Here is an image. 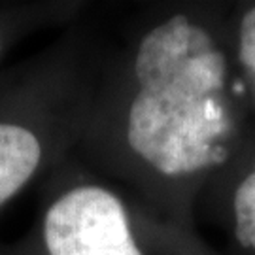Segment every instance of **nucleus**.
<instances>
[{
    "instance_id": "nucleus-1",
    "label": "nucleus",
    "mask_w": 255,
    "mask_h": 255,
    "mask_svg": "<svg viewBox=\"0 0 255 255\" xmlns=\"http://www.w3.org/2000/svg\"><path fill=\"white\" fill-rule=\"evenodd\" d=\"M134 82L127 144L144 163L178 178L227 161V61L206 28L178 13L146 32Z\"/></svg>"
},
{
    "instance_id": "nucleus-2",
    "label": "nucleus",
    "mask_w": 255,
    "mask_h": 255,
    "mask_svg": "<svg viewBox=\"0 0 255 255\" xmlns=\"http://www.w3.org/2000/svg\"><path fill=\"white\" fill-rule=\"evenodd\" d=\"M44 242L47 255H144L123 202L101 185L63 193L46 212Z\"/></svg>"
},
{
    "instance_id": "nucleus-3",
    "label": "nucleus",
    "mask_w": 255,
    "mask_h": 255,
    "mask_svg": "<svg viewBox=\"0 0 255 255\" xmlns=\"http://www.w3.org/2000/svg\"><path fill=\"white\" fill-rule=\"evenodd\" d=\"M42 161V144L23 125L0 121V208L17 195Z\"/></svg>"
},
{
    "instance_id": "nucleus-4",
    "label": "nucleus",
    "mask_w": 255,
    "mask_h": 255,
    "mask_svg": "<svg viewBox=\"0 0 255 255\" xmlns=\"http://www.w3.org/2000/svg\"><path fill=\"white\" fill-rule=\"evenodd\" d=\"M233 216L238 244L255 252V163L235 189Z\"/></svg>"
},
{
    "instance_id": "nucleus-5",
    "label": "nucleus",
    "mask_w": 255,
    "mask_h": 255,
    "mask_svg": "<svg viewBox=\"0 0 255 255\" xmlns=\"http://www.w3.org/2000/svg\"><path fill=\"white\" fill-rule=\"evenodd\" d=\"M238 59L255 91V6L244 13L238 27Z\"/></svg>"
},
{
    "instance_id": "nucleus-6",
    "label": "nucleus",
    "mask_w": 255,
    "mask_h": 255,
    "mask_svg": "<svg viewBox=\"0 0 255 255\" xmlns=\"http://www.w3.org/2000/svg\"><path fill=\"white\" fill-rule=\"evenodd\" d=\"M0 55H2V36H0Z\"/></svg>"
}]
</instances>
